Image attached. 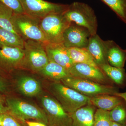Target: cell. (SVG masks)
I'll use <instances>...</instances> for the list:
<instances>
[{"label": "cell", "mask_w": 126, "mask_h": 126, "mask_svg": "<svg viewBox=\"0 0 126 126\" xmlns=\"http://www.w3.org/2000/svg\"><path fill=\"white\" fill-rule=\"evenodd\" d=\"M96 107L86 105L69 113L72 118V126H93Z\"/></svg>", "instance_id": "cell-17"}, {"label": "cell", "mask_w": 126, "mask_h": 126, "mask_svg": "<svg viewBox=\"0 0 126 126\" xmlns=\"http://www.w3.org/2000/svg\"><path fill=\"white\" fill-rule=\"evenodd\" d=\"M111 126H126V124H119V123L112 122Z\"/></svg>", "instance_id": "cell-33"}, {"label": "cell", "mask_w": 126, "mask_h": 126, "mask_svg": "<svg viewBox=\"0 0 126 126\" xmlns=\"http://www.w3.org/2000/svg\"><path fill=\"white\" fill-rule=\"evenodd\" d=\"M126 24V0H101Z\"/></svg>", "instance_id": "cell-24"}, {"label": "cell", "mask_w": 126, "mask_h": 126, "mask_svg": "<svg viewBox=\"0 0 126 126\" xmlns=\"http://www.w3.org/2000/svg\"><path fill=\"white\" fill-rule=\"evenodd\" d=\"M60 82L79 93L90 97L103 94L115 95L119 92L118 88L114 86L101 84L85 79L69 77L62 79Z\"/></svg>", "instance_id": "cell-7"}, {"label": "cell", "mask_w": 126, "mask_h": 126, "mask_svg": "<svg viewBox=\"0 0 126 126\" xmlns=\"http://www.w3.org/2000/svg\"><path fill=\"white\" fill-rule=\"evenodd\" d=\"M108 62L116 67L124 68L126 60V49L122 48L112 40L104 41Z\"/></svg>", "instance_id": "cell-14"}, {"label": "cell", "mask_w": 126, "mask_h": 126, "mask_svg": "<svg viewBox=\"0 0 126 126\" xmlns=\"http://www.w3.org/2000/svg\"><path fill=\"white\" fill-rule=\"evenodd\" d=\"M25 123L28 126H47L46 124L39 122H32L26 121Z\"/></svg>", "instance_id": "cell-31"}, {"label": "cell", "mask_w": 126, "mask_h": 126, "mask_svg": "<svg viewBox=\"0 0 126 126\" xmlns=\"http://www.w3.org/2000/svg\"><path fill=\"white\" fill-rule=\"evenodd\" d=\"M47 88L50 94L68 113H72L82 107L90 104V97L79 93L60 81H52L48 83Z\"/></svg>", "instance_id": "cell-1"}, {"label": "cell", "mask_w": 126, "mask_h": 126, "mask_svg": "<svg viewBox=\"0 0 126 126\" xmlns=\"http://www.w3.org/2000/svg\"><path fill=\"white\" fill-rule=\"evenodd\" d=\"M25 14L38 19L55 13L63 14L69 5L56 4L44 0H19Z\"/></svg>", "instance_id": "cell-9"}, {"label": "cell", "mask_w": 126, "mask_h": 126, "mask_svg": "<svg viewBox=\"0 0 126 126\" xmlns=\"http://www.w3.org/2000/svg\"><path fill=\"white\" fill-rule=\"evenodd\" d=\"M91 35L85 27L71 23L63 35V45L67 48H86Z\"/></svg>", "instance_id": "cell-12"}, {"label": "cell", "mask_w": 126, "mask_h": 126, "mask_svg": "<svg viewBox=\"0 0 126 126\" xmlns=\"http://www.w3.org/2000/svg\"><path fill=\"white\" fill-rule=\"evenodd\" d=\"M70 77L88 79L104 85L113 86V82L99 68L84 63H74L68 70Z\"/></svg>", "instance_id": "cell-11"}, {"label": "cell", "mask_w": 126, "mask_h": 126, "mask_svg": "<svg viewBox=\"0 0 126 126\" xmlns=\"http://www.w3.org/2000/svg\"><path fill=\"white\" fill-rule=\"evenodd\" d=\"M8 78L0 74V93L6 96L11 92L12 86L11 81Z\"/></svg>", "instance_id": "cell-29"}, {"label": "cell", "mask_w": 126, "mask_h": 126, "mask_svg": "<svg viewBox=\"0 0 126 126\" xmlns=\"http://www.w3.org/2000/svg\"><path fill=\"white\" fill-rule=\"evenodd\" d=\"M38 74L53 81H60L62 79L70 77L67 69L57 63L49 60Z\"/></svg>", "instance_id": "cell-19"}, {"label": "cell", "mask_w": 126, "mask_h": 126, "mask_svg": "<svg viewBox=\"0 0 126 126\" xmlns=\"http://www.w3.org/2000/svg\"><path fill=\"white\" fill-rule=\"evenodd\" d=\"M0 126H25L8 112L0 113Z\"/></svg>", "instance_id": "cell-27"}, {"label": "cell", "mask_w": 126, "mask_h": 126, "mask_svg": "<svg viewBox=\"0 0 126 126\" xmlns=\"http://www.w3.org/2000/svg\"><path fill=\"white\" fill-rule=\"evenodd\" d=\"M99 67L113 83L121 88L126 86V73L124 68L113 67L109 63Z\"/></svg>", "instance_id": "cell-20"}, {"label": "cell", "mask_w": 126, "mask_h": 126, "mask_svg": "<svg viewBox=\"0 0 126 126\" xmlns=\"http://www.w3.org/2000/svg\"><path fill=\"white\" fill-rule=\"evenodd\" d=\"M16 85L18 91L26 96H37L42 90L39 82L29 75H22L18 78L16 81Z\"/></svg>", "instance_id": "cell-16"}, {"label": "cell", "mask_w": 126, "mask_h": 126, "mask_svg": "<svg viewBox=\"0 0 126 126\" xmlns=\"http://www.w3.org/2000/svg\"><path fill=\"white\" fill-rule=\"evenodd\" d=\"M43 109L47 116L48 126H72L70 114L51 94H44L40 97Z\"/></svg>", "instance_id": "cell-8"}, {"label": "cell", "mask_w": 126, "mask_h": 126, "mask_svg": "<svg viewBox=\"0 0 126 126\" xmlns=\"http://www.w3.org/2000/svg\"><path fill=\"white\" fill-rule=\"evenodd\" d=\"M63 14L55 13L46 16L40 21V26L47 43L63 44V35L70 25Z\"/></svg>", "instance_id": "cell-6"}, {"label": "cell", "mask_w": 126, "mask_h": 126, "mask_svg": "<svg viewBox=\"0 0 126 126\" xmlns=\"http://www.w3.org/2000/svg\"><path fill=\"white\" fill-rule=\"evenodd\" d=\"M122 98L109 94H103L90 97V104L99 109L111 111L118 105L123 102Z\"/></svg>", "instance_id": "cell-18"}, {"label": "cell", "mask_w": 126, "mask_h": 126, "mask_svg": "<svg viewBox=\"0 0 126 126\" xmlns=\"http://www.w3.org/2000/svg\"><path fill=\"white\" fill-rule=\"evenodd\" d=\"M63 15L70 23L86 28L91 35L97 34V17L94 11L89 5L83 2H73L69 5Z\"/></svg>", "instance_id": "cell-4"}, {"label": "cell", "mask_w": 126, "mask_h": 126, "mask_svg": "<svg viewBox=\"0 0 126 126\" xmlns=\"http://www.w3.org/2000/svg\"><path fill=\"white\" fill-rule=\"evenodd\" d=\"M23 49L24 57L20 69L38 73L49 61L44 43L25 40Z\"/></svg>", "instance_id": "cell-3"}, {"label": "cell", "mask_w": 126, "mask_h": 126, "mask_svg": "<svg viewBox=\"0 0 126 126\" xmlns=\"http://www.w3.org/2000/svg\"><path fill=\"white\" fill-rule=\"evenodd\" d=\"M6 95L0 93V113L8 112L6 103Z\"/></svg>", "instance_id": "cell-30"}, {"label": "cell", "mask_w": 126, "mask_h": 126, "mask_svg": "<svg viewBox=\"0 0 126 126\" xmlns=\"http://www.w3.org/2000/svg\"><path fill=\"white\" fill-rule=\"evenodd\" d=\"M40 19L27 14H14L12 24L16 33L25 41L32 40L46 44L47 41L40 26Z\"/></svg>", "instance_id": "cell-5"}, {"label": "cell", "mask_w": 126, "mask_h": 126, "mask_svg": "<svg viewBox=\"0 0 126 126\" xmlns=\"http://www.w3.org/2000/svg\"><path fill=\"white\" fill-rule=\"evenodd\" d=\"M24 49L16 47L0 48V74L7 77L20 69Z\"/></svg>", "instance_id": "cell-10"}, {"label": "cell", "mask_w": 126, "mask_h": 126, "mask_svg": "<svg viewBox=\"0 0 126 126\" xmlns=\"http://www.w3.org/2000/svg\"><path fill=\"white\" fill-rule=\"evenodd\" d=\"M115 96L120 97L125 101L126 103V92L124 93H117L115 94Z\"/></svg>", "instance_id": "cell-32"}, {"label": "cell", "mask_w": 126, "mask_h": 126, "mask_svg": "<svg viewBox=\"0 0 126 126\" xmlns=\"http://www.w3.org/2000/svg\"><path fill=\"white\" fill-rule=\"evenodd\" d=\"M25 40L18 34L0 26V48L16 47L24 49Z\"/></svg>", "instance_id": "cell-21"}, {"label": "cell", "mask_w": 126, "mask_h": 126, "mask_svg": "<svg viewBox=\"0 0 126 126\" xmlns=\"http://www.w3.org/2000/svg\"><path fill=\"white\" fill-rule=\"evenodd\" d=\"M109 115L112 122L126 124V110L123 102L109 111Z\"/></svg>", "instance_id": "cell-25"}, {"label": "cell", "mask_w": 126, "mask_h": 126, "mask_svg": "<svg viewBox=\"0 0 126 126\" xmlns=\"http://www.w3.org/2000/svg\"><path fill=\"white\" fill-rule=\"evenodd\" d=\"M46 50L49 61L57 63L68 70L74 64L67 48L62 44L47 43Z\"/></svg>", "instance_id": "cell-13"}, {"label": "cell", "mask_w": 126, "mask_h": 126, "mask_svg": "<svg viewBox=\"0 0 126 126\" xmlns=\"http://www.w3.org/2000/svg\"><path fill=\"white\" fill-rule=\"evenodd\" d=\"M67 49L74 63L86 64L95 67L99 68L86 48L74 47L68 48Z\"/></svg>", "instance_id": "cell-22"}, {"label": "cell", "mask_w": 126, "mask_h": 126, "mask_svg": "<svg viewBox=\"0 0 126 126\" xmlns=\"http://www.w3.org/2000/svg\"><path fill=\"white\" fill-rule=\"evenodd\" d=\"M14 14L11 9L0 2V26L16 33L12 24V17Z\"/></svg>", "instance_id": "cell-23"}, {"label": "cell", "mask_w": 126, "mask_h": 126, "mask_svg": "<svg viewBox=\"0 0 126 126\" xmlns=\"http://www.w3.org/2000/svg\"><path fill=\"white\" fill-rule=\"evenodd\" d=\"M86 48L98 67L108 63L104 41L97 34L91 35Z\"/></svg>", "instance_id": "cell-15"}, {"label": "cell", "mask_w": 126, "mask_h": 126, "mask_svg": "<svg viewBox=\"0 0 126 126\" xmlns=\"http://www.w3.org/2000/svg\"><path fill=\"white\" fill-rule=\"evenodd\" d=\"M0 2L11 9L14 14L24 13L19 0H0Z\"/></svg>", "instance_id": "cell-28"}, {"label": "cell", "mask_w": 126, "mask_h": 126, "mask_svg": "<svg viewBox=\"0 0 126 126\" xmlns=\"http://www.w3.org/2000/svg\"><path fill=\"white\" fill-rule=\"evenodd\" d=\"M112 122L109 117V111L99 109L96 110L93 126H111Z\"/></svg>", "instance_id": "cell-26"}, {"label": "cell", "mask_w": 126, "mask_h": 126, "mask_svg": "<svg viewBox=\"0 0 126 126\" xmlns=\"http://www.w3.org/2000/svg\"><path fill=\"white\" fill-rule=\"evenodd\" d=\"M8 113L25 124L26 121L33 119L48 126L47 116L43 109L31 103L15 97L6 96Z\"/></svg>", "instance_id": "cell-2"}]
</instances>
